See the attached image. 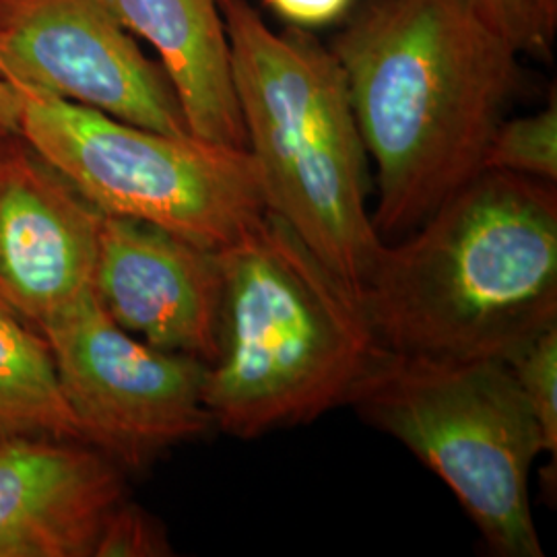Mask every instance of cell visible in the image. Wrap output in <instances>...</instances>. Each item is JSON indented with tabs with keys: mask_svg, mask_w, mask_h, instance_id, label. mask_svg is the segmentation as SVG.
I'll return each instance as SVG.
<instances>
[{
	"mask_svg": "<svg viewBox=\"0 0 557 557\" xmlns=\"http://www.w3.org/2000/svg\"><path fill=\"white\" fill-rule=\"evenodd\" d=\"M541 428L543 453L557 455V324L504 361Z\"/></svg>",
	"mask_w": 557,
	"mask_h": 557,
	"instance_id": "15",
	"label": "cell"
},
{
	"mask_svg": "<svg viewBox=\"0 0 557 557\" xmlns=\"http://www.w3.org/2000/svg\"><path fill=\"white\" fill-rule=\"evenodd\" d=\"M15 96L17 131L103 215L221 250L267 213L248 149L149 131L59 98Z\"/></svg>",
	"mask_w": 557,
	"mask_h": 557,
	"instance_id": "6",
	"label": "cell"
},
{
	"mask_svg": "<svg viewBox=\"0 0 557 557\" xmlns=\"http://www.w3.org/2000/svg\"><path fill=\"white\" fill-rule=\"evenodd\" d=\"M359 299L384 351L506 361L557 324L556 184L479 172L382 244Z\"/></svg>",
	"mask_w": 557,
	"mask_h": 557,
	"instance_id": "2",
	"label": "cell"
},
{
	"mask_svg": "<svg viewBox=\"0 0 557 557\" xmlns=\"http://www.w3.org/2000/svg\"><path fill=\"white\" fill-rule=\"evenodd\" d=\"M347 405L453 490L494 556L543 557L529 490L541 428L504 361L382 349Z\"/></svg>",
	"mask_w": 557,
	"mask_h": 557,
	"instance_id": "5",
	"label": "cell"
},
{
	"mask_svg": "<svg viewBox=\"0 0 557 557\" xmlns=\"http://www.w3.org/2000/svg\"><path fill=\"white\" fill-rule=\"evenodd\" d=\"M264 4L296 27H314L338 20L351 0H264Z\"/></svg>",
	"mask_w": 557,
	"mask_h": 557,
	"instance_id": "18",
	"label": "cell"
},
{
	"mask_svg": "<svg viewBox=\"0 0 557 557\" xmlns=\"http://www.w3.org/2000/svg\"><path fill=\"white\" fill-rule=\"evenodd\" d=\"M0 438L83 442L50 345L0 306Z\"/></svg>",
	"mask_w": 557,
	"mask_h": 557,
	"instance_id": "13",
	"label": "cell"
},
{
	"mask_svg": "<svg viewBox=\"0 0 557 557\" xmlns=\"http://www.w3.org/2000/svg\"><path fill=\"white\" fill-rule=\"evenodd\" d=\"M133 36L149 41L193 137L248 149L218 0H112Z\"/></svg>",
	"mask_w": 557,
	"mask_h": 557,
	"instance_id": "12",
	"label": "cell"
},
{
	"mask_svg": "<svg viewBox=\"0 0 557 557\" xmlns=\"http://www.w3.org/2000/svg\"><path fill=\"white\" fill-rule=\"evenodd\" d=\"M218 2L267 209L359 294L384 242L368 207V151L343 69L304 27L277 34L250 0Z\"/></svg>",
	"mask_w": 557,
	"mask_h": 557,
	"instance_id": "4",
	"label": "cell"
},
{
	"mask_svg": "<svg viewBox=\"0 0 557 557\" xmlns=\"http://www.w3.org/2000/svg\"><path fill=\"white\" fill-rule=\"evenodd\" d=\"M518 54H547L557 34V0H469Z\"/></svg>",
	"mask_w": 557,
	"mask_h": 557,
	"instance_id": "16",
	"label": "cell"
},
{
	"mask_svg": "<svg viewBox=\"0 0 557 557\" xmlns=\"http://www.w3.org/2000/svg\"><path fill=\"white\" fill-rule=\"evenodd\" d=\"M20 120V101L17 96L0 81V135L15 133Z\"/></svg>",
	"mask_w": 557,
	"mask_h": 557,
	"instance_id": "19",
	"label": "cell"
},
{
	"mask_svg": "<svg viewBox=\"0 0 557 557\" xmlns=\"http://www.w3.org/2000/svg\"><path fill=\"white\" fill-rule=\"evenodd\" d=\"M85 444L122 469H143L213 428L207 363L161 351L120 329L87 294L41 329Z\"/></svg>",
	"mask_w": 557,
	"mask_h": 557,
	"instance_id": "7",
	"label": "cell"
},
{
	"mask_svg": "<svg viewBox=\"0 0 557 557\" xmlns=\"http://www.w3.org/2000/svg\"><path fill=\"white\" fill-rule=\"evenodd\" d=\"M122 467L73 440L0 438V557H96Z\"/></svg>",
	"mask_w": 557,
	"mask_h": 557,
	"instance_id": "11",
	"label": "cell"
},
{
	"mask_svg": "<svg viewBox=\"0 0 557 557\" xmlns=\"http://www.w3.org/2000/svg\"><path fill=\"white\" fill-rule=\"evenodd\" d=\"M331 52L376 165L374 230L395 242L483 172L520 54L469 0H372Z\"/></svg>",
	"mask_w": 557,
	"mask_h": 557,
	"instance_id": "1",
	"label": "cell"
},
{
	"mask_svg": "<svg viewBox=\"0 0 557 557\" xmlns=\"http://www.w3.org/2000/svg\"><path fill=\"white\" fill-rule=\"evenodd\" d=\"M483 170L557 182V101L531 116L502 120L485 151Z\"/></svg>",
	"mask_w": 557,
	"mask_h": 557,
	"instance_id": "14",
	"label": "cell"
},
{
	"mask_svg": "<svg viewBox=\"0 0 557 557\" xmlns=\"http://www.w3.org/2000/svg\"><path fill=\"white\" fill-rule=\"evenodd\" d=\"M101 213L20 131L0 135V306L41 329L94 292Z\"/></svg>",
	"mask_w": 557,
	"mask_h": 557,
	"instance_id": "9",
	"label": "cell"
},
{
	"mask_svg": "<svg viewBox=\"0 0 557 557\" xmlns=\"http://www.w3.org/2000/svg\"><path fill=\"white\" fill-rule=\"evenodd\" d=\"M168 533L140 506L124 499L108 520L96 557L170 556Z\"/></svg>",
	"mask_w": 557,
	"mask_h": 557,
	"instance_id": "17",
	"label": "cell"
},
{
	"mask_svg": "<svg viewBox=\"0 0 557 557\" xmlns=\"http://www.w3.org/2000/svg\"><path fill=\"white\" fill-rule=\"evenodd\" d=\"M220 259V351L205 376L213 428L259 438L347 405L382 351L358 292L269 209Z\"/></svg>",
	"mask_w": 557,
	"mask_h": 557,
	"instance_id": "3",
	"label": "cell"
},
{
	"mask_svg": "<svg viewBox=\"0 0 557 557\" xmlns=\"http://www.w3.org/2000/svg\"><path fill=\"white\" fill-rule=\"evenodd\" d=\"M91 287L108 317L147 345L207 366L218 356L220 250L147 221L101 213Z\"/></svg>",
	"mask_w": 557,
	"mask_h": 557,
	"instance_id": "10",
	"label": "cell"
},
{
	"mask_svg": "<svg viewBox=\"0 0 557 557\" xmlns=\"http://www.w3.org/2000/svg\"><path fill=\"white\" fill-rule=\"evenodd\" d=\"M0 81L165 135H190L163 69L112 0H0Z\"/></svg>",
	"mask_w": 557,
	"mask_h": 557,
	"instance_id": "8",
	"label": "cell"
}]
</instances>
